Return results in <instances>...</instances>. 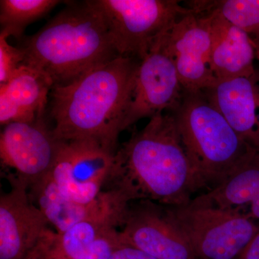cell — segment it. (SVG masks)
Returning <instances> with one entry per match:
<instances>
[{
	"instance_id": "6da1fadb",
	"label": "cell",
	"mask_w": 259,
	"mask_h": 259,
	"mask_svg": "<svg viewBox=\"0 0 259 259\" xmlns=\"http://www.w3.org/2000/svg\"><path fill=\"white\" fill-rule=\"evenodd\" d=\"M130 202L151 200L168 207L185 205L199 190L172 112L153 116L119 146L105 190Z\"/></svg>"
},
{
	"instance_id": "7a4b0ae2",
	"label": "cell",
	"mask_w": 259,
	"mask_h": 259,
	"mask_svg": "<svg viewBox=\"0 0 259 259\" xmlns=\"http://www.w3.org/2000/svg\"><path fill=\"white\" fill-rule=\"evenodd\" d=\"M139 62L117 56L72 82L53 86L49 114L56 139L92 141L116 153Z\"/></svg>"
},
{
	"instance_id": "3957f363",
	"label": "cell",
	"mask_w": 259,
	"mask_h": 259,
	"mask_svg": "<svg viewBox=\"0 0 259 259\" xmlns=\"http://www.w3.org/2000/svg\"><path fill=\"white\" fill-rule=\"evenodd\" d=\"M21 48L23 64L47 74L54 86L72 82L120 56L105 18L91 0L69 3Z\"/></svg>"
},
{
	"instance_id": "277c9868",
	"label": "cell",
	"mask_w": 259,
	"mask_h": 259,
	"mask_svg": "<svg viewBox=\"0 0 259 259\" xmlns=\"http://www.w3.org/2000/svg\"><path fill=\"white\" fill-rule=\"evenodd\" d=\"M199 190L221 185L255 152L204 92L185 91L172 112Z\"/></svg>"
},
{
	"instance_id": "5b68a950",
	"label": "cell",
	"mask_w": 259,
	"mask_h": 259,
	"mask_svg": "<svg viewBox=\"0 0 259 259\" xmlns=\"http://www.w3.org/2000/svg\"><path fill=\"white\" fill-rule=\"evenodd\" d=\"M197 259H238L258 231L259 223L243 211L196 203L166 206Z\"/></svg>"
},
{
	"instance_id": "8992f818",
	"label": "cell",
	"mask_w": 259,
	"mask_h": 259,
	"mask_svg": "<svg viewBox=\"0 0 259 259\" xmlns=\"http://www.w3.org/2000/svg\"><path fill=\"white\" fill-rule=\"evenodd\" d=\"M101 13L119 55L142 60L190 9L176 0H91Z\"/></svg>"
},
{
	"instance_id": "52a82bcc",
	"label": "cell",
	"mask_w": 259,
	"mask_h": 259,
	"mask_svg": "<svg viewBox=\"0 0 259 259\" xmlns=\"http://www.w3.org/2000/svg\"><path fill=\"white\" fill-rule=\"evenodd\" d=\"M161 37L140 61L122 130L145 117L164 111L175 112L185 95L175 62Z\"/></svg>"
},
{
	"instance_id": "ba28073f",
	"label": "cell",
	"mask_w": 259,
	"mask_h": 259,
	"mask_svg": "<svg viewBox=\"0 0 259 259\" xmlns=\"http://www.w3.org/2000/svg\"><path fill=\"white\" fill-rule=\"evenodd\" d=\"M115 154L92 141H61L50 175L65 196L90 202L105 191Z\"/></svg>"
},
{
	"instance_id": "9c48e42d",
	"label": "cell",
	"mask_w": 259,
	"mask_h": 259,
	"mask_svg": "<svg viewBox=\"0 0 259 259\" xmlns=\"http://www.w3.org/2000/svg\"><path fill=\"white\" fill-rule=\"evenodd\" d=\"M0 135V158L5 168L29 188L51 173L60 150L52 127L44 118L31 122H11ZM11 173V172H10Z\"/></svg>"
},
{
	"instance_id": "30bf717a",
	"label": "cell",
	"mask_w": 259,
	"mask_h": 259,
	"mask_svg": "<svg viewBox=\"0 0 259 259\" xmlns=\"http://www.w3.org/2000/svg\"><path fill=\"white\" fill-rule=\"evenodd\" d=\"M187 93L212 88L218 80L211 65V37L207 18L190 10L161 37Z\"/></svg>"
},
{
	"instance_id": "8fae6325",
	"label": "cell",
	"mask_w": 259,
	"mask_h": 259,
	"mask_svg": "<svg viewBox=\"0 0 259 259\" xmlns=\"http://www.w3.org/2000/svg\"><path fill=\"white\" fill-rule=\"evenodd\" d=\"M120 234L123 243L156 259H197L185 235L168 215L166 206L153 201L131 204Z\"/></svg>"
},
{
	"instance_id": "7c38bea8",
	"label": "cell",
	"mask_w": 259,
	"mask_h": 259,
	"mask_svg": "<svg viewBox=\"0 0 259 259\" xmlns=\"http://www.w3.org/2000/svg\"><path fill=\"white\" fill-rule=\"evenodd\" d=\"M29 193L57 233L80 223L100 220H115L122 226L131 204L120 192L110 190L90 202L73 200L61 193L50 174L30 187Z\"/></svg>"
},
{
	"instance_id": "4fadbf2b",
	"label": "cell",
	"mask_w": 259,
	"mask_h": 259,
	"mask_svg": "<svg viewBox=\"0 0 259 259\" xmlns=\"http://www.w3.org/2000/svg\"><path fill=\"white\" fill-rule=\"evenodd\" d=\"M7 177L11 188L0 196V259H25L49 224L28 185L13 174Z\"/></svg>"
},
{
	"instance_id": "5bb4252c",
	"label": "cell",
	"mask_w": 259,
	"mask_h": 259,
	"mask_svg": "<svg viewBox=\"0 0 259 259\" xmlns=\"http://www.w3.org/2000/svg\"><path fill=\"white\" fill-rule=\"evenodd\" d=\"M115 220L80 223L62 233L48 228L25 259H110L122 243Z\"/></svg>"
},
{
	"instance_id": "9a60e30c",
	"label": "cell",
	"mask_w": 259,
	"mask_h": 259,
	"mask_svg": "<svg viewBox=\"0 0 259 259\" xmlns=\"http://www.w3.org/2000/svg\"><path fill=\"white\" fill-rule=\"evenodd\" d=\"M204 93L240 137L259 152V71L218 81Z\"/></svg>"
},
{
	"instance_id": "2e32d148",
	"label": "cell",
	"mask_w": 259,
	"mask_h": 259,
	"mask_svg": "<svg viewBox=\"0 0 259 259\" xmlns=\"http://www.w3.org/2000/svg\"><path fill=\"white\" fill-rule=\"evenodd\" d=\"M52 80L36 68L23 64L0 86V123L31 122L44 118Z\"/></svg>"
},
{
	"instance_id": "e0dca14e",
	"label": "cell",
	"mask_w": 259,
	"mask_h": 259,
	"mask_svg": "<svg viewBox=\"0 0 259 259\" xmlns=\"http://www.w3.org/2000/svg\"><path fill=\"white\" fill-rule=\"evenodd\" d=\"M197 14L203 15L208 23L211 65L218 81L255 73V48L249 35L216 12Z\"/></svg>"
},
{
	"instance_id": "ac0fdd59",
	"label": "cell",
	"mask_w": 259,
	"mask_h": 259,
	"mask_svg": "<svg viewBox=\"0 0 259 259\" xmlns=\"http://www.w3.org/2000/svg\"><path fill=\"white\" fill-rule=\"evenodd\" d=\"M196 203L243 211L259 223V152L217 187L192 199Z\"/></svg>"
},
{
	"instance_id": "d6986e66",
	"label": "cell",
	"mask_w": 259,
	"mask_h": 259,
	"mask_svg": "<svg viewBox=\"0 0 259 259\" xmlns=\"http://www.w3.org/2000/svg\"><path fill=\"white\" fill-rule=\"evenodd\" d=\"M61 3L59 0H1L0 32L20 38L30 24L44 18Z\"/></svg>"
},
{
	"instance_id": "ffe728a7",
	"label": "cell",
	"mask_w": 259,
	"mask_h": 259,
	"mask_svg": "<svg viewBox=\"0 0 259 259\" xmlns=\"http://www.w3.org/2000/svg\"><path fill=\"white\" fill-rule=\"evenodd\" d=\"M187 8L195 13L214 11L250 37L259 35V0L190 1Z\"/></svg>"
},
{
	"instance_id": "44dd1931",
	"label": "cell",
	"mask_w": 259,
	"mask_h": 259,
	"mask_svg": "<svg viewBox=\"0 0 259 259\" xmlns=\"http://www.w3.org/2000/svg\"><path fill=\"white\" fill-rule=\"evenodd\" d=\"M8 38V35L0 32V86L8 82L25 61L23 49L12 46Z\"/></svg>"
},
{
	"instance_id": "7402d4cb",
	"label": "cell",
	"mask_w": 259,
	"mask_h": 259,
	"mask_svg": "<svg viewBox=\"0 0 259 259\" xmlns=\"http://www.w3.org/2000/svg\"><path fill=\"white\" fill-rule=\"evenodd\" d=\"M110 259H156L132 245L122 242L115 250Z\"/></svg>"
},
{
	"instance_id": "603a6c76",
	"label": "cell",
	"mask_w": 259,
	"mask_h": 259,
	"mask_svg": "<svg viewBox=\"0 0 259 259\" xmlns=\"http://www.w3.org/2000/svg\"><path fill=\"white\" fill-rule=\"evenodd\" d=\"M238 259H259V228L253 239Z\"/></svg>"
},
{
	"instance_id": "cb8c5ba5",
	"label": "cell",
	"mask_w": 259,
	"mask_h": 259,
	"mask_svg": "<svg viewBox=\"0 0 259 259\" xmlns=\"http://www.w3.org/2000/svg\"><path fill=\"white\" fill-rule=\"evenodd\" d=\"M254 46L255 51V58L259 61V35L253 37H250Z\"/></svg>"
}]
</instances>
